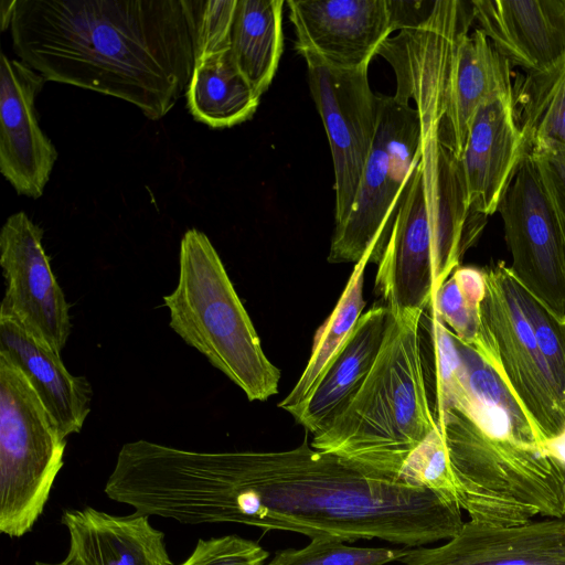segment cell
<instances>
[{
	"label": "cell",
	"mask_w": 565,
	"mask_h": 565,
	"mask_svg": "<svg viewBox=\"0 0 565 565\" xmlns=\"http://www.w3.org/2000/svg\"><path fill=\"white\" fill-rule=\"evenodd\" d=\"M195 524L238 523L264 530L380 539L417 547L451 539L461 508L427 488L394 480L305 439L281 451H199L184 478Z\"/></svg>",
	"instance_id": "1"
},
{
	"label": "cell",
	"mask_w": 565,
	"mask_h": 565,
	"mask_svg": "<svg viewBox=\"0 0 565 565\" xmlns=\"http://www.w3.org/2000/svg\"><path fill=\"white\" fill-rule=\"evenodd\" d=\"M23 63L57 82L164 117L192 76L182 0H17L10 25Z\"/></svg>",
	"instance_id": "2"
},
{
	"label": "cell",
	"mask_w": 565,
	"mask_h": 565,
	"mask_svg": "<svg viewBox=\"0 0 565 565\" xmlns=\"http://www.w3.org/2000/svg\"><path fill=\"white\" fill-rule=\"evenodd\" d=\"M471 7L436 0L417 22L377 51L393 67L394 98L437 124L439 140L459 160L472 121L486 104L513 97L511 64L480 29L469 32Z\"/></svg>",
	"instance_id": "3"
},
{
	"label": "cell",
	"mask_w": 565,
	"mask_h": 565,
	"mask_svg": "<svg viewBox=\"0 0 565 565\" xmlns=\"http://www.w3.org/2000/svg\"><path fill=\"white\" fill-rule=\"evenodd\" d=\"M422 158L408 178L375 276V289L391 311L424 310L487 223L467 203L458 159L436 129L422 127Z\"/></svg>",
	"instance_id": "4"
},
{
	"label": "cell",
	"mask_w": 565,
	"mask_h": 565,
	"mask_svg": "<svg viewBox=\"0 0 565 565\" xmlns=\"http://www.w3.org/2000/svg\"><path fill=\"white\" fill-rule=\"evenodd\" d=\"M423 311H391L387 333L371 373L344 411L313 435L315 449L401 480L411 455L437 428L419 343Z\"/></svg>",
	"instance_id": "5"
},
{
	"label": "cell",
	"mask_w": 565,
	"mask_h": 565,
	"mask_svg": "<svg viewBox=\"0 0 565 565\" xmlns=\"http://www.w3.org/2000/svg\"><path fill=\"white\" fill-rule=\"evenodd\" d=\"M179 269L175 289L163 297L171 329L249 401L276 395L280 371L264 353L216 249L196 228L188 230L181 239Z\"/></svg>",
	"instance_id": "6"
},
{
	"label": "cell",
	"mask_w": 565,
	"mask_h": 565,
	"mask_svg": "<svg viewBox=\"0 0 565 565\" xmlns=\"http://www.w3.org/2000/svg\"><path fill=\"white\" fill-rule=\"evenodd\" d=\"M470 520L514 526L536 516L563 519L565 466L544 448L492 437L449 408L434 418Z\"/></svg>",
	"instance_id": "7"
},
{
	"label": "cell",
	"mask_w": 565,
	"mask_h": 565,
	"mask_svg": "<svg viewBox=\"0 0 565 565\" xmlns=\"http://www.w3.org/2000/svg\"><path fill=\"white\" fill-rule=\"evenodd\" d=\"M66 438L23 373L0 354V532L21 537L42 514Z\"/></svg>",
	"instance_id": "8"
},
{
	"label": "cell",
	"mask_w": 565,
	"mask_h": 565,
	"mask_svg": "<svg viewBox=\"0 0 565 565\" xmlns=\"http://www.w3.org/2000/svg\"><path fill=\"white\" fill-rule=\"evenodd\" d=\"M418 111L379 94V120L352 209L334 226L328 262L358 263L367 252L379 264L408 178L422 158Z\"/></svg>",
	"instance_id": "9"
},
{
	"label": "cell",
	"mask_w": 565,
	"mask_h": 565,
	"mask_svg": "<svg viewBox=\"0 0 565 565\" xmlns=\"http://www.w3.org/2000/svg\"><path fill=\"white\" fill-rule=\"evenodd\" d=\"M484 273L480 332L472 348L501 376L546 441L565 429L555 381L520 305L510 266L500 260Z\"/></svg>",
	"instance_id": "10"
},
{
	"label": "cell",
	"mask_w": 565,
	"mask_h": 565,
	"mask_svg": "<svg viewBox=\"0 0 565 565\" xmlns=\"http://www.w3.org/2000/svg\"><path fill=\"white\" fill-rule=\"evenodd\" d=\"M516 280L565 321V236L537 164L527 151L498 211Z\"/></svg>",
	"instance_id": "11"
},
{
	"label": "cell",
	"mask_w": 565,
	"mask_h": 565,
	"mask_svg": "<svg viewBox=\"0 0 565 565\" xmlns=\"http://www.w3.org/2000/svg\"><path fill=\"white\" fill-rule=\"evenodd\" d=\"M312 99L328 136L334 170L335 225L349 215L371 152L379 120V94L369 66L343 71L307 63Z\"/></svg>",
	"instance_id": "12"
},
{
	"label": "cell",
	"mask_w": 565,
	"mask_h": 565,
	"mask_svg": "<svg viewBox=\"0 0 565 565\" xmlns=\"http://www.w3.org/2000/svg\"><path fill=\"white\" fill-rule=\"evenodd\" d=\"M43 230L24 212L10 215L0 232L6 279L1 311L61 353L72 330L70 306L44 250Z\"/></svg>",
	"instance_id": "13"
},
{
	"label": "cell",
	"mask_w": 565,
	"mask_h": 565,
	"mask_svg": "<svg viewBox=\"0 0 565 565\" xmlns=\"http://www.w3.org/2000/svg\"><path fill=\"white\" fill-rule=\"evenodd\" d=\"M295 49L306 63L352 71L369 66L392 32L388 0H288Z\"/></svg>",
	"instance_id": "14"
},
{
	"label": "cell",
	"mask_w": 565,
	"mask_h": 565,
	"mask_svg": "<svg viewBox=\"0 0 565 565\" xmlns=\"http://www.w3.org/2000/svg\"><path fill=\"white\" fill-rule=\"evenodd\" d=\"M45 82L22 61L1 53L0 171L19 195L32 199L43 194L57 159L35 108Z\"/></svg>",
	"instance_id": "15"
},
{
	"label": "cell",
	"mask_w": 565,
	"mask_h": 565,
	"mask_svg": "<svg viewBox=\"0 0 565 565\" xmlns=\"http://www.w3.org/2000/svg\"><path fill=\"white\" fill-rule=\"evenodd\" d=\"M404 565H565V520L514 526L465 522L438 547H408Z\"/></svg>",
	"instance_id": "16"
},
{
	"label": "cell",
	"mask_w": 565,
	"mask_h": 565,
	"mask_svg": "<svg viewBox=\"0 0 565 565\" xmlns=\"http://www.w3.org/2000/svg\"><path fill=\"white\" fill-rule=\"evenodd\" d=\"M527 148L513 97H501L477 113L458 160L470 209L490 216L512 181Z\"/></svg>",
	"instance_id": "17"
},
{
	"label": "cell",
	"mask_w": 565,
	"mask_h": 565,
	"mask_svg": "<svg viewBox=\"0 0 565 565\" xmlns=\"http://www.w3.org/2000/svg\"><path fill=\"white\" fill-rule=\"evenodd\" d=\"M473 20L494 49L525 73L565 55V0H473Z\"/></svg>",
	"instance_id": "18"
},
{
	"label": "cell",
	"mask_w": 565,
	"mask_h": 565,
	"mask_svg": "<svg viewBox=\"0 0 565 565\" xmlns=\"http://www.w3.org/2000/svg\"><path fill=\"white\" fill-rule=\"evenodd\" d=\"M0 354L23 373L65 438L81 431L90 412L93 391L89 382L85 376L71 374L61 353L1 310Z\"/></svg>",
	"instance_id": "19"
},
{
	"label": "cell",
	"mask_w": 565,
	"mask_h": 565,
	"mask_svg": "<svg viewBox=\"0 0 565 565\" xmlns=\"http://www.w3.org/2000/svg\"><path fill=\"white\" fill-rule=\"evenodd\" d=\"M61 521L70 536L67 555L78 565H174L164 534L148 515L119 516L86 507L64 511Z\"/></svg>",
	"instance_id": "20"
},
{
	"label": "cell",
	"mask_w": 565,
	"mask_h": 565,
	"mask_svg": "<svg viewBox=\"0 0 565 565\" xmlns=\"http://www.w3.org/2000/svg\"><path fill=\"white\" fill-rule=\"evenodd\" d=\"M391 310L374 305L359 319L310 397L291 413L308 433L318 434L339 416L371 373L390 326Z\"/></svg>",
	"instance_id": "21"
},
{
	"label": "cell",
	"mask_w": 565,
	"mask_h": 565,
	"mask_svg": "<svg viewBox=\"0 0 565 565\" xmlns=\"http://www.w3.org/2000/svg\"><path fill=\"white\" fill-rule=\"evenodd\" d=\"M470 396L469 417L486 434L544 448V438L495 370L456 335Z\"/></svg>",
	"instance_id": "22"
},
{
	"label": "cell",
	"mask_w": 565,
	"mask_h": 565,
	"mask_svg": "<svg viewBox=\"0 0 565 565\" xmlns=\"http://www.w3.org/2000/svg\"><path fill=\"white\" fill-rule=\"evenodd\" d=\"M185 97L192 117L211 128H230L250 119L260 100L230 50L195 61Z\"/></svg>",
	"instance_id": "23"
},
{
	"label": "cell",
	"mask_w": 565,
	"mask_h": 565,
	"mask_svg": "<svg viewBox=\"0 0 565 565\" xmlns=\"http://www.w3.org/2000/svg\"><path fill=\"white\" fill-rule=\"evenodd\" d=\"M282 0H237L231 54L258 96L270 86L282 53Z\"/></svg>",
	"instance_id": "24"
},
{
	"label": "cell",
	"mask_w": 565,
	"mask_h": 565,
	"mask_svg": "<svg viewBox=\"0 0 565 565\" xmlns=\"http://www.w3.org/2000/svg\"><path fill=\"white\" fill-rule=\"evenodd\" d=\"M514 110L527 151L565 149V55L513 84Z\"/></svg>",
	"instance_id": "25"
},
{
	"label": "cell",
	"mask_w": 565,
	"mask_h": 565,
	"mask_svg": "<svg viewBox=\"0 0 565 565\" xmlns=\"http://www.w3.org/2000/svg\"><path fill=\"white\" fill-rule=\"evenodd\" d=\"M371 259L372 253L367 252L355 264L333 311L317 330L311 354L301 376L278 405L289 414L302 405L313 393L331 361L347 342L363 315L365 307L364 271Z\"/></svg>",
	"instance_id": "26"
},
{
	"label": "cell",
	"mask_w": 565,
	"mask_h": 565,
	"mask_svg": "<svg viewBox=\"0 0 565 565\" xmlns=\"http://www.w3.org/2000/svg\"><path fill=\"white\" fill-rule=\"evenodd\" d=\"M486 287L484 269L459 266L430 301L443 323L470 347H473L479 338L480 311Z\"/></svg>",
	"instance_id": "27"
},
{
	"label": "cell",
	"mask_w": 565,
	"mask_h": 565,
	"mask_svg": "<svg viewBox=\"0 0 565 565\" xmlns=\"http://www.w3.org/2000/svg\"><path fill=\"white\" fill-rule=\"evenodd\" d=\"M405 553L406 548L356 547L338 537L316 536L305 547L276 552L265 565H385Z\"/></svg>",
	"instance_id": "28"
},
{
	"label": "cell",
	"mask_w": 565,
	"mask_h": 565,
	"mask_svg": "<svg viewBox=\"0 0 565 565\" xmlns=\"http://www.w3.org/2000/svg\"><path fill=\"white\" fill-rule=\"evenodd\" d=\"M194 60L231 49L237 0H182Z\"/></svg>",
	"instance_id": "29"
},
{
	"label": "cell",
	"mask_w": 565,
	"mask_h": 565,
	"mask_svg": "<svg viewBox=\"0 0 565 565\" xmlns=\"http://www.w3.org/2000/svg\"><path fill=\"white\" fill-rule=\"evenodd\" d=\"M401 480L427 488L458 503L456 478L438 427L411 455L401 473Z\"/></svg>",
	"instance_id": "30"
},
{
	"label": "cell",
	"mask_w": 565,
	"mask_h": 565,
	"mask_svg": "<svg viewBox=\"0 0 565 565\" xmlns=\"http://www.w3.org/2000/svg\"><path fill=\"white\" fill-rule=\"evenodd\" d=\"M518 296L565 408V321L559 320L519 281Z\"/></svg>",
	"instance_id": "31"
},
{
	"label": "cell",
	"mask_w": 565,
	"mask_h": 565,
	"mask_svg": "<svg viewBox=\"0 0 565 565\" xmlns=\"http://www.w3.org/2000/svg\"><path fill=\"white\" fill-rule=\"evenodd\" d=\"M269 554L254 541L238 535L200 539L179 565H265Z\"/></svg>",
	"instance_id": "32"
},
{
	"label": "cell",
	"mask_w": 565,
	"mask_h": 565,
	"mask_svg": "<svg viewBox=\"0 0 565 565\" xmlns=\"http://www.w3.org/2000/svg\"><path fill=\"white\" fill-rule=\"evenodd\" d=\"M533 156L565 236V149L533 148Z\"/></svg>",
	"instance_id": "33"
},
{
	"label": "cell",
	"mask_w": 565,
	"mask_h": 565,
	"mask_svg": "<svg viewBox=\"0 0 565 565\" xmlns=\"http://www.w3.org/2000/svg\"><path fill=\"white\" fill-rule=\"evenodd\" d=\"M545 451L565 466V429L544 443Z\"/></svg>",
	"instance_id": "34"
},
{
	"label": "cell",
	"mask_w": 565,
	"mask_h": 565,
	"mask_svg": "<svg viewBox=\"0 0 565 565\" xmlns=\"http://www.w3.org/2000/svg\"><path fill=\"white\" fill-rule=\"evenodd\" d=\"M15 2L17 0H1L0 2V22L2 31H6L8 28L10 29L14 13Z\"/></svg>",
	"instance_id": "35"
},
{
	"label": "cell",
	"mask_w": 565,
	"mask_h": 565,
	"mask_svg": "<svg viewBox=\"0 0 565 565\" xmlns=\"http://www.w3.org/2000/svg\"><path fill=\"white\" fill-rule=\"evenodd\" d=\"M34 565H78V564L72 557L66 555V557L62 562L56 563V564L36 562Z\"/></svg>",
	"instance_id": "36"
},
{
	"label": "cell",
	"mask_w": 565,
	"mask_h": 565,
	"mask_svg": "<svg viewBox=\"0 0 565 565\" xmlns=\"http://www.w3.org/2000/svg\"><path fill=\"white\" fill-rule=\"evenodd\" d=\"M563 520H565V488H564V514H563Z\"/></svg>",
	"instance_id": "37"
}]
</instances>
